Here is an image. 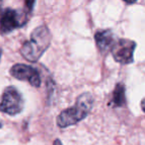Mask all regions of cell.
<instances>
[{
	"mask_svg": "<svg viewBox=\"0 0 145 145\" xmlns=\"http://www.w3.org/2000/svg\"><path fill=\"white\" fill-rule=\"evenodd\" d=\"M53 145H63V144H62V141H61L60 139H56L54 141V143H53Z\"/></svg>",
	"mask_w": 145,
	"mask_h": 145,
	"instance_id": "8fae6325",
	"label": "cell"
},
{
	"mask_svg": "<svg viewBox=\"0 0 145 145\" xmlns=\"http://www.w3.org/2000/svg\"><path fill=\"white\" fill-rule=\"evenodd\" d=\"M10 74L18 80L27 81L33 87H40L42 82L39 71L35 67L30 65L22 64V63L13 65L10 69Z\"/></svg>",
	"mask_w": 145,
	"mask_h": 145,
	"instance_id": "8992f818",
	"label": "cell"
},
{
	"mask_svg": "<svg viewBox=\"0 0 145 145\" xmlns=\"http://www.w3.org/2000/svg\"><path fill=\"white\" fill-rule=\"evenodd\" d=\"M109 105L113 108H122L126 105L125 86L123 83H118L114 88Z\"/></svg>",
	"mask_w": 145,
	"mask_h": 145,
	"instance_id": "ba28073f",
	"label": "cell"
},
{
	"mask_svg": "<svg viewBox=\"0 0 145 145\" xmlns=\"http://www.w3.org/2000/svg\"><path fill=\"white\" fill-rule=\"evenodd\" d=\"M2 4H3V0H0V16L2 13Z\"/></svg>",
	"mask_w": 145,
	"mask_h": 145,
	"instance_id": "4fadbf2b",
	"label": "cell"
},
{
	"mask_svg": "<svg viewBox=\"0 0 145 145\" xmlns=\"http://www.w3.org/2000/svg\"><path fill=\"white\" fill-rule=\"evenodd\" d=\"M1 56H2V50L0 48V58H1Z\"/></svg>",
	"mask_w": 145,
	"mask_h": 145,
	"instance_id": "5bb4252c",
	"label": "cell"
},
{
	"mask_svg": "<svg viewBox=\"0 0 145 145\" xmlns=\"http://www.w3.org/2000/svg\"><path fill=\"white\" fill-rule=\"evenodd\" d=\"M35 2L36 0H25V5L26 8L29 12H31L34 8V5H35Z\"/></svg>",
	"mask_w": 145,
	"mask_h": 145,
	"instance_id": "9c48e42d",
	"label": "cell"
},
{
	"mask_svg": "<svg viewBox=\"0 0 145 145\" xmlns=\"http://www.w3.org/2000/svg\"><path fill=\"white\" fill-rule=\"evenodd\" d=\"M51 33L45 25L39 26L32 32L29 40L24 42L20 52L30 62H36L51 44Z\"/></svg>",
	"mask_w": 145,
	"mask_h": 145,
	"instance_id": "7a4b0ae2",
	"label": "cell"
},
{
	"mask_svg": "<svg viewBox=\"0 0 145 145\" xmlns=\"http://www.w3.org/2000/svg\"><path fill=\"white\" fill-rule=\"evenodd\" d=\"M2 127V123H1V121H0V128Z\"/></svg>",
	"mask_w": 145,
	"mask_h": 145,
	"instance_id": "9a60e30c",
	"label": "cell"
},
{
	"mask_svg": "<svg viewBox=\"0 0 145 145\" xmlns=\"http://www.w3.org/2000/svg\"><path fill=\"white\" fill-rule=\"evenodd\" d=\"M27 20V15L25 13L7 8L0 16V34L7 35L15 29L23 27Z\"/></svg>",
	"mask_w": 145,
	"mask_h": 145,
	"instance_id": "277c9868",
	"label": "cell"
},
{
	"mask_svg": "<svg viewBox=\"0 0 145 145\" xmlns=\"http://www.w3.org/2000/svg\"><path fill=\"white\" fill-rule=\"evenodd\" d=\"M95 44H97V48L101 54H107L110 52L115 44V36L110 30H103L97 31L95 36Z\"/></svg>",
	"mask_w": 145,
	"mask_h": 145,
	"instance_id": "52a82bcc",
	"label": "cell"
},
{
	"mask_svg": "<svg viewBox=\"0 0 145 145\" xmlns=\"http://www.w3.org/2000/svg\"><path fill=\"white\" fill-rule=\"evenodd\" d=\"M135 48V42L122 39L116 40L110 52L116 62L120 64H130L133 62V54Z\"/></svg>",
	"mask_w": 145,
	"mask_h": 145,
	"instance_id": "5b68a950",
	"label": "cell"
},
{
	"mask_svg": "<svg viewBox=\"0 0 145 145\" xmlns=\"http://www.w3.org/2000/svg\"><path fill=\"white\" fill-rule=\"evenodd\" d=\"M24 100L21 93L13 86L5 88L0 98V112L9 116H16L22 112Z\"/></svg>",
	"mask_w": 145,
	"mask_h": 145,
	"instance_id": "3957f363",
	"label": "cell"
},
{
	"mask_svg": "<svg viewBox=\"0 0 145 145\" xmlns=\"http://www.w3.org/2000/svg\"><path fill=\"white\" fill-rule=\"evenodd\" d=\"M123 1H125L126 3H128V4H133V3H135L137 0H123Z\"/></svg>",
	"mask_w": 145,
	"mask_h": 145,
	"instance_id": "7c38bea8",
	"label": "cell"
},
{
	"mask_svg": "<svg viewBox=\"0 0 145 145\" xmlns=\"http://www.w3.org/2000/svg\"><path fill=\"white\" fill-rule=\"evenodd\" d=\"M141 109H142V111L145 113V98L141 101Z\"/></svg>",
	"mask_w": 145,
	"mask_h": 145,
	"instance_id": "30bf717a",
	"label": "cell"
},
{
	"mask_svg": "<svg viewBox=\"0 0 145 145\" xmlns=\"http://www.w3.org/2000/svg\"><path fill=\"white\" fill-rule=\"evenodd\" d=\"M93 107V98L91 93H83L77 98L75 106L66 109L57 116V124L61 128L69 127L85 120Z\"/></svg>",
	"mask_w": 145,
	"mask_h": 145,
	"instance_id": "6da1fadb",
	"label": "cell"
}]
</instances>
